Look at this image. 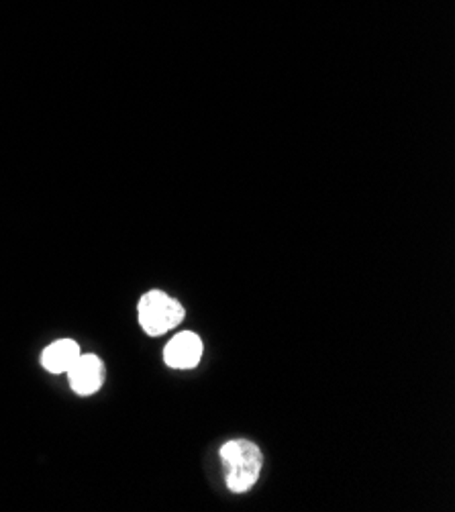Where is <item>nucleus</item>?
<instances>
[{
  "mask_svg": "<svg viewBox=\"0 0 455 512\" xmlns=\"http://www.w3.org/2000/svg\"><path fill=\"white\" fill-rule=\"evenodd\" d=\"M221 464L227 488L235 494H243L254 488L260 480L264 455L256 443L247 439L227 441L221 447Z\"/></svg>",
  "mask_w": 455,
  "mask_h": 512,
  "instance_id": "f257e3e1",
  "label": "nucleus"
},
{
  "mask_svg": "<svg viewBox=\"0 0 455 512\" xmlns=\"http://www.w3.org/2000/svg\"><path fill=\"white\" fill-rule=\"evenodd\" d=\"M139 325L149 337H160L178 327L186 317L184 306L162 290H149L137 304Z\"/></svg>",
  "mask_w": 455,
  "mask_h": 512,
  "instance_id": "f03ea898",
  "label": "nucleus"
},
{
  "mask_svg": "<svg viewBox=\"0 0 455 512\" xmlns=\"http://www.w3.org/2000/svg\"><path fill=\"white\" fill-rule=\"evenodd\" d=\"M66 374L70 380V388L76 394L90 396L103 388L107 372H105V364L100 357H96L94 353H86V355L80 353V357Z\"/></svg>",
  "mask_w": 455,
  "mask_h": 512,
  "instance_id": "7ed1b4c3",
  "label": "nucleus"
},
{
  "mask_svg": "<svg viewBox=\"0 0 455 512\" xmlns=\"http://www.w3.org/2000/svg\"><path fill=\"white\" fill-rule=\"evenodd\" d=\"M200 357L202 339L192 331L178 333L164 349V360L174 370H192L198 366Z\"/></svg>",
  "mask_w": 455,
  "mask_h": 512,
  "instance_id": "20e7f679",
  "label": "nucleus"
},
{
  "mask_svg": "<svg viewBox=\"0 0 455 512\" xmlns=\"http://www.w3.org/2000/svg\"><path fill=\"white\" fill-rule=\"evenodd\" d=\"M80 357V345L72 339H60L41 353V366L49 374H66Z\"/></svg>",
  "mask_w": 455,
  "mask_h": 512,
  "instance_id": "39448f33",
  "label": "nucleus"
}]
</instances>
